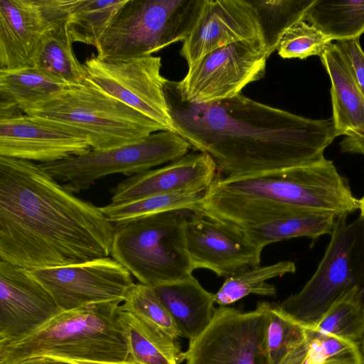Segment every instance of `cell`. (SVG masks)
<instances>
[{
  "mask_svg": "<svg viewBox=\"0 0 364 364\" xmlns=\"http://www.w3.org/2000/svg\"><path fill=\"white\" fill-rule=\"evenodd\" d=\"M343 153L364 155V132H350L340 143Z\"/></svg>",
  "mask_w": 364,
  "mask_h": 364,
  "instance_id": "cell-36",
  "label": "cell"
},
{
  "mask_svg": "<svg viewBox=\"0 0 364 364\" xmlns=\"http://www.w3.org/2000/svg\"><path fill=\"white\" fill-rule=\"evenodd\" d=\"M253 39L263 38L251 0H203L180 54L191 68L214 50Z\"/></svg>",
  "mask_w": 364,
  "mask_h": 364,
  "instance_id": "cell-16",
  "label": "cell"
},
{
  "mask_svg": "<svg viewBox=\"0 0 364 364\" xmlns=\"http://www.w3.org/2000/svg\"><path fill=\"white\" fill-rule=\"evenodd\" d=\"M25 114L84 139L94 150L132 144L156 132L165 131L87 77L80 85L66 86Z\"/></svg>",
  "mask_w": 364,
  "mask_h": 364,
  "instance_id": "cell-4",
  "label": "cell"
},
{
  "mask_svg": "<svg viewBox=\"0 0 364 364\" xmlns=\"http://www.w3.org/2000/svg\"><path fill=\"white\" fill-rule=\"evenodd\" d=\"M360 349H361V353H362V355H363V360H364V339L361 344Z\"/></svg>",
  "mask_w": 364,
  "mask_h": 364,
  "instance_id": "cell-40",
  "label": "cell"
},
{
  "mask_svg": "<svg viewBox=\"0 0 364 364\" xmlns=\"http://www.w3.org/2000/svg\"><path fill=\"white\" fill-rule=\"evenodd\" d=\"M185 234L193 271L207 269L226 279L260 264L263 249L234 225L191 212Z\"/></svg>",
  "mask_w": 364,
  "mask_h": 364,
  "instance_id": "cell-14",
  "label": "cell"
},
{
  "mask_svg": "<svg viewBox=\"0 0 364 364\" xmlns=\"http://www.w3.org/2000/svg\"><path fill=\"white\" fill-rule=\"evenodd\" d=\"M189 143L178 134L160 131L136 142L105 150L89 152L59 161L39 164L72 193L89 189L97 180L109 175L133 176L186 155Z\"/></svg>",
  "mask_w": 364,
  "mask_h": 364,
  "instance_id": "cell-9",
  "label": "cell"
},
{
  "mask_svg": "<svg viewBox=\"0 0 364 364\" xmlns=\"http://www.w3.org/2000/svg\"><path fill=\"white\" fill-rule=\"evenodd\" d=\"M28 271L48 290L62 311L100 302H123L134 284L132 274L109 257Z\"/></svg>",
  "mask_w": 364,
  "mask_h": 364,
  "instance_id": "cell-13",
  "label": "cell"
},
{
  "mask_svg": "<svg viewBox=\"0 0 364 364\" xmlns=\"http://www.w3.org/2000/svg\"><path fill=\"white\" fill-rule=\"evenodd\" d=\"M69 6L53 18L44 31L34 59V67L67 86H76L87 77L76 58L68 29Z\"/></svg>",
  "mask_w": 364,
  "mask_h": 364,
  "instance_id": "cell-22",
  "label": "cell"
},
{
  "mask_svg": "<svg viewBox=\"0 0 364 364\" xmlns=\"http://www.w3.org/2000/svg\"><path fill=\"white\" fill-rule=\"evenodd\" d=\"M268 58L262 39L235 42L204 55L181 81L167 83L181 101L217 102L238 95L264 77Z\"/></svg>",
  "mask_w": 364,
  "mask_h": 364,
  "instance_id": "cell-10",
  "label": "cell"
},
{
  "mask_svg": "<svg viewBox=\"0 0 364 364\" xmlns=\"http://www.w3.org/2000/svg\"><path fill=\"white\" fill-rule=\"evenodd\" d=\"M122 302L91 304L62 311L37 331L0 346V364H18L36 357L97 363L129 358L117 310Z\"/></svg>",
  "mask_w": 364,
  "mask_h": 364,
  "instance_id": "cell-3",
  "label": "cell"
},
{
  "mask_svg": "<svg viewBox=\"0 0 364 364\" xmlns=\"http://www.w3.org/2000/svg\"><path fill=\"white\" fill-rule=\"evenodd\" d=\"M73 362L77 364H140L135 361H133L130 359H127L125 361L119 362V363H97V362H90V361H83V360H66Z\"/></svg>",
  "mask_w": 364,
  "mask_h": 364,
  "instance_id": "cell-38",
  "label": "cell"
},
{
  "mask_svg": "<svg viewBox=\"0 0 364 364\" xmlns=\"http://www.w3.org/2000/svg\"><path fill=\"white\" fill-rule=\"evenodd\" d=\"M91 149L84 139L26 114L0 119L1 156L46 164Z\"/></svg>",
  "mask_w": 364,
  "mask_h": 364,
  "instance_id": "cell-18",
  "label": "cell"
},
{
  "mask_svg": "<svg viewBox=\"0 0 364 364\" xmlns=\"http://www.w3.org/2000/svg\"><path fill=\"white\" fill-rule=\"evenodd\" d=\"M205 191L155 195L126 203H110L100 209L114 224L169 210H183L195 213Z\"/></svg>",
  "mask_w": 364,
  "mask_h": 364,
  "instance_id": "cell-30",
  "label": "cell"
},
{
  "mask_svg": "<svg viewBox=\"0 0 364 364\" xmlns=\"http://www.w3.org/2000/svg\"><path fill=\"white\" fill-rule=\"evenodd\" d=\"M328 212H301L265 223L239 228L255 245L263 249L267 245L296 237L313 240L331 234L336 216Z\"/></svg>",
  "mask_w": 364,
  "mask_h": 364,
  "instance_id": "cell-24",
  "label": "cell"
},
{
  "mask_svg": "<svg viewBox=\"0 0 364 364\" xmlns=\"http://www.w3.org/2000/svg\"><path fill=\"white\" fill-rule=\"evenodd\" d=\"M305 333V326L283 312L279 304L271 303L266 333L269 364H279L287 353Z\"/></svg>",
  "mask_w": 364,
  "mask_h": 364,
  "instance_id": "cell-33",
  "label": "cell"
},
{
  "mask_svg": "<svg viewBox=\"0 0 364 364\" xmlns=\"http://www.w3.org/2000/svg\"><path fill=\"white\" fill-rule=\"evenodd\" d=\"M203 0H127L96 46V56L122 61L152 55L192 28Z\"/></svg>",
  "mask_w": 364,
  "mask_h": 364,
  "instance_id": "cell-6",
  "label": "cell"
},
{
  "mask_svg": "<svg viewBox=\"0 0 364 364\" xmlns=\"http://www.w3.org/2000/svg\"><path fill=\"white\" fill-rule=\"evenodd\" d=\"M296 269L294 262L286 260L239 272L225 279L219 290L214 294L215 303L220 306H228L251 294L276 296L275 286L266 281L294 274Z\"/></svg>",
  "mask_w": 364,
  "mask_h": 364,
  "instance_id": "cell-27",
  "label": "cell"
},
{
  "mask_svg": "<svg viewBox=\"0 0 364 364\" xmlns=\"http://www.w3.org/2000/svg\"><path fill=\"white\" fill-rule=\"evenodd\" d=\"M331 82L334 126L341 135L364 132V95L334 43L320 57Z\"/></svg>",
  "mask_w": 364,
  "mask_h": 364,
  "instance_id": "cell-21",
  "label": "cell"
},
{
  "mask_svg": "<svg viewBox=\"0 0 364 364\" xmlns=\"http://www.w3.org/2000/svg\"><path fill=\"white\" fill-rule=\"evenodd\" d=\"M270 306L262 301L247 312L220 306L206 329L189 341L183 353L186 364H269L266 333Z\"/></svg>",
  "mask_w": 364,
  "mask_h": 364,
  "instance_id": "cell-11",
  "label": "cell"
},
{
  "mask_svg": "<svg viewBox=\"0 0 364 364\" xmlns=\"http://www.w3.org/2000/svg\"><path fill=\"white\" fill-rule=\"evenodd\" d=\"M65 0H0V70L34 67L41 37Z\"/></svg>",
  "mask_w": 364,
  "mask_h": 364,
  "instance_id": "cell-17",
  "label": "cell"
},
{
  "mask_svg": "<svg viewBox=\"0 0 364 364\" xmlns=\"http://www.w3.org/2000/svg\"><path fill=\"white\" fill-rule=\"evenodd\" d=\"M66 86L35 67L0 70V107H16L25 113Z\"/></svg>",
  "mask_w": 364,
  "mask_h": 364,
  "instance_id": "cell-25",
  "label": "cell"
},
{
  "mask_svg": "<svg viewBox=\"0 0 364 364\" xmlns=\"http://www.w3.org/2000/svg\"><path fill=\"white\" fill-rule=\"evenodd\" d=\"M191 213L169 210L114 224L112 257L152 288L188 277L185 228Z\"/></svg>",
  "mask_w": 364,
  "mask_h": 364,
  "instance_id": "cell-5",
  "label": "cell"
},
{
  "mask_svg": "<svg viewBox=\"0 0 364 364\" xmlns=\"http://www.w3.org/2000/svg\"><path fill=\"white\" fill-rule=\"evenodd\" d=\"M154 289L169 312L179 336L193 341L213 319L217 310L214 294L205 290L193 274Z\"/></svg>",
  "mask_w": 364,
  "mask_h": 364,
  "instance_id": "cell-20",
  "label": "cell"
},
{
  "mask_svg": "<svg viewBox=\"0 0 364 364\" xmlns=\"http://www.w3.org/2000/svg\"><path fill=\"white\" fill-rule=\"evenodd\" d=\"M345 60L349 70L364 95V51L359 38L338 41L334 43Z\"/></svg>",
  "mask_w": 364,
  "mask_h": 364,
  "instance_id": "cell-35",
  "label": "cell"
},
{
  "mask_svg": "<svg viewBox=\"0 0 364 364\" xmlns=\"http://www.w3.org/2000/svg\"><path fill=\"white\" fill-rule=\"evenodd\" d=\"M87 78L97 87L161 125L177 134L166 102L161 58L146 56L105 61L95 54L83 64Z\"/></svg>",
  "mask_w": 364,
  "mask_h": 364,
  "instance_id": "cell-12",
  "label": "cell"
},
{
  "mask_svg": "<svg viewBox=\"0 0 364 364\" xmlns=\"http://www.w3.org/2000/svg\"><path fill=\"white\" fill-rule=\"evenodd\" d=\"M168 81V80H167ZM164 92L176 132L213 160L216 177L234 178L314 164L340 136L333 119H312L253 100L242 93L209 104Z\"/></svg>",
  "mask_w": 364,
  "mask_h": 364,
  "instance_id": "cell-1",
  "label": "cell"
},
{
  "mask_svg": "<svg viewBox=\"0 0 364 364\" xmlns=\"http://www.w3.org/2000/svg\"><path fill=\"white\" fill-rule=\"evenodd\" d=\"M314 0H251L260 25L268 56L277 50L284 33L303 20Z\"/></svg>",
  "mask_w": 364,
  "mask_h": 364,
  "instance_id": "cell-31",
  "label": "cell"
},
{
  "mask_svg": "<svg viewBox=\"0 0 364 364\" xmlns=\"http://www.w3.org/2000/svg\"><path fill=\"white\" fill-rule=\"evenodd\" d=\"M127 0H70L68 29L73 43L95 47Z\"/></svg>",
  "mask_w": 364,
  "mask_h": 364,
  "instance_id": "cell-29",
  "label": "cell"
},
{
  "mask_svg": "<svg viewBox=\"0 0 364 364\" xmlns=\"http://www.w3.org/2000/svg\"><path fill=\"white\" fill-rule=\"evenodd\" d=\"M119 307L173 339L176 340L179 337L169 312L154 288L141 283H134Z\"/></svg>",
  "mask_w": 364,
  "mask_h": 364,
  "instance_id": "cell-32",
  "label": "cell"
},
{
  "mask_svg": "<svg viewBox=\"0 0 364 364\" xmlns=\"http://www.w3.org/2000/svg\"><path fill=\"white\" fill-rule=\"evenodd\" d=\"M358 209L360 210V215L364 218V196L358 199Z\"/></svg>",
  "mask_w": 364,
  "mask_h": 364,
  "instance_id": "cell-39",
  "label": "cell"
},
{
  "mask_svg": "<svg viewBox=\"0 0 364 364\" xmlns=\"http://www.w3.org/2000/svg\"><path fill=\"white\" fill-rule=\"evenodd\" d=\"M61 311L28 269L0 259V346L25 338Z\"/></svg>",
  "mask_w": 364,
  "mask_h": 364,
  "instance_id": "cell-15",
  "label": "cell"
},
{
  "mask_svg": "<svg viewBox=\"0 0 364 364\" xmlns=\"http://www.w3.org/2000/svg\"><path fill=\"white\" fill-rule=\"evenodd\" d=\"M18 364H77L70 360L50 357H36L23 360Z\"/></svg>",
  "mask_w": 364,
  "mask_h": 364,
  "instance_id": "cell-37",
  "label": "cell"
},
{
  "mask_svg": "<svg viewBox=\"0 0 364 364\" xmlns=\"http://www.w3.org/2000/svg\"><path fill=\"white\" fill-rule=\"evenodd\" d=\"M117 316L127 343L128 359L140 364H178L183 359L176 340L119 306Z\"/></svg>",
  "mask_w": 364,
  "mask_h": 364,
  "instance_id": "cell-23",
  "label": "cell"
},
{
  "mask_svg": "<svg viewBox=\"0 0 364 364\" xmlns=\"http://www.w3.org/2000/svg\"><path fill=\"white\" fill-rule=\"evenodd\" d=\"M309 326L361 346L364 339V291L355 287L347 291Z\"/></svg>",
  "mask_w": 364,
  "mask_h": 364,
  "instance_id": "cell-28",
  "label": "cell"
},
{
  "mask_svg": "<svg viewBox=\"0 0 364 364\" xmlns=\"http://www.w3.org/2000/svg\"><path fill=\"white\" fill-rule=\"evenodd\" d=\"M332 41L316 28L301 20L290 27L278 44V55L284 59L321 57Z\"/></svg>",
  "mask_w": 364,
  "mask_h": 364,
  "instance_id": "cell-34",
  "label": "cell"
},
{
  "mask_svg": "<svg viewBox=\"0 0 364 364\" xmlns=\"http://www.w3.org/2000/svg\"><path fill=\"white\" fill-rule=\"evenodd\" d=\"M211 157L203 152L187 154L161 168L128 177L112 189V203H122L148 196L205 191L216 178Z\"/></svg>",
  "mask_w": 364,
  "mask_h": 364,
  "instance_id": "cell-19",
  "label": "cell"
},
{
  "mask_svg": "<svg viewBox=\"0 0 364 364\" xmlns=\"http://www.w3.org/2000/svg\"><path fill=\"white\" fill-rule=\"evenodd\" d=\"M115 226L33 161L0 156V259L28 270L109 257Z\"/></svg>",
  "mask_w": 364,
  "mask_h": 364,
  "instance_id": "cell-2",
  "label": "cell"
},
{
  "mask_svg": "<svg viewBox=\"0 0 364 364\" xmlns=\"http://www.w3.org/2000/svg\"><path fill=\"white\" fill-rule=\"evenodd\" d=\"M303 21L332 41L359 38L364 33V0H314Z\"/></svg>",
  "mask_w": 364,
  "mask_h": 364,
  "instance_id": "cell-26",
  "label": "cell"
},
{
  "mask_svg": "<svg viewBox=\"0 0 364 364\" xmlns=\"http://www.w3.org/2000/svg\"><path fill=\"white\" fill-rule=\"evenodd\" d=\"M212 185L237 194L271 200L301 211L350 215L358 209L348 181L332 161L277 171L216 177Z\"/></svg>",
  "mask_w": 364,
  "mask_h": 364,
  "instance_id": "cell-7",
  "label": "cell"
},
{
  "mask_svg": "<svg viewBox=\"0 0 364 364\" xmlns=\"http://www.w3.org/2000/svg\"><path fill=\"white\" fill-rule=\"evenodd\" d=\"M336 216L329 243L315 272L300 291L279 304L303 326L316 323L341 296L358 287L364 291V218L352 222Z\"/></svg>",
  "mask_w": 364,
  "mask_h": 364,
  "instance_id": "cell-8",
  "label": "cell"
}]
</instances>
